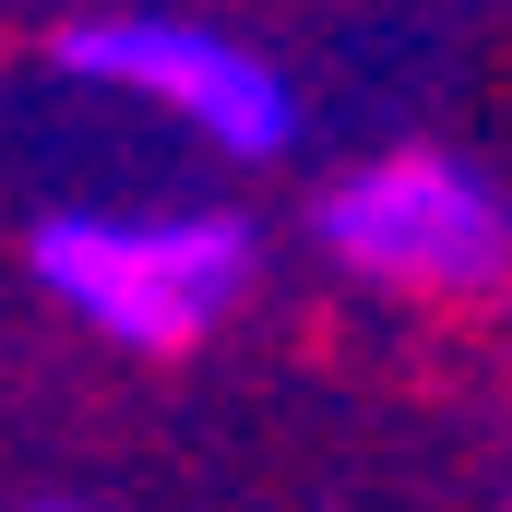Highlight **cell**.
<instances>
[{
    "label": "cell",
    "mask_w": 512,
    "mask_h": 512,
    "mask_svg": "<svg viewBox=\"0 0 512 512\" xmlns=\"http://www.w3.org/2000/svg\"><path fill=\"white\" fill-rule=\"evenodd\" d=\"M251 215H36L24 227V274L131 358H179L203 346L239 298H251Z\"/></svg>",
    "instance_id": "obj_1"
},
{
    "label": "cell",
    "mask_w": 512,
    "mask_h": 512,
    "mask_svg": "<svg viewBox=\"0 0 512 512\" xmlns=\"http://www.w3.org/2000/svg\"><path fill=\"white\" fill-rule=\"evenodd\" d=\"M310 239L322 262L370 274V286H405V298H477L512 274V203L465 167V155H370L346 167L322 203H310Z\"/></svg>",
    "instance_id": "obj_2"
},
{
    "label": "cell",
    "mask_w": 512,
    "mask_h": 512,
    "mask_svg": "<svg viewBox=\"0 0 512 512\" xmlns=\"http://www.w3.org/2000/svg\"><path fill=\"white\" fill-rule=\"evenodd\" d=\"M72 84H108V96H143L155 120L203 131L215 155H239V167H274L286 143H298V96H286V72L239 48V36H215V24H179V12H96V24H60V48H48Z\"/></svg>",
    "instance_id": "obj_3"
},
{
    "label": "cell",
    "mask_w": 512,
    "mask_h": 512,
    "mask_svg": "<svg viewBox=\"0 0 512 512\" xmlns=\"http://www.w3.org/2000/svg\"><path fill=\"white\" fill-rule=\"evenodd\" d=\"M24 512H84V501H24Z\"/></svg>",
    "instance_id": "obj_4"
}]
</instances>
